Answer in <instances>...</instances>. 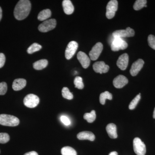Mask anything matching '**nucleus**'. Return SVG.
Here are the masks:
<instances>
[{
  "label": "nucleus",
  "instance_id": "f257e3e1",
  "mask_svg": "<svg viewBox=\"0 0 155 155\" xmlns=\"http://www.w3.org/2000/svg\"><path fill=\"white\" fill-rule=\"evenodd\" d=\"M31 8L30 2L28 0H21L16 5L14 15L17 20H22L28 17Z\"/></svg>",
  "mask_w": 155,
  "mask_h": 155
},
{
  "label": "nucleus",
  "instance_id": "f03ea898",
  "mask_svg": "<svg viewBox=\"0 0 155 155\" xmlns=\"http://www.w3.org/2000/svg\"><path fill=\"white\" fill-rule=\"evenodd\" d=\"M19 120L15 116L7 114L0 115V125L14 127L19 125Z\"/></svg>",
  "mask_w": 155,
  "mask_h": 155
},
{
  "label": "nucleus",
  "instance_id": "7ed1b4c3",
  "mask_svg": "<svg viewBox=\"0 0 155 155\" xmlns=\"http://www.w3.org/2000/svg\"><path fill=\"white\" fill-rule=\"evenodd\" d=\"M133 148L134 150L137 155H145L146 153L145 144L139 137H136L134 139Z\"/></svg>",
  "mask_w": 155,
  "mask_h": 155
},
{
  "label": "nucleus",
  "instance_id": "20e7f679",
  "mask_svg": "<svg viewBox=\"0 0 155 155\" xmlns=\"http://www.w3.org/2000/svg\"><path fill=\"white\" fill-rule=\"evenodd\" d=\"M128 46L127 43L122 38H114L111 45V49L113 51H117L119 50H124Z\"/></svg>",
  "mask_w": 155,
  "mask_h": 155
},
{
  "label": "nucleus",
  "instance_id": "39448f33",
  "mask_svg": "<svg viewBox=\"0 0 155 155\" xmlns=\"http://www.w3.org/2000/svg\"><path fill=\"white\" fill-rule=\"evenodd\" d=\"M57 22L55 19H48L44 21L38 26V30L41 32H46L53 30L56 27Z\"/></svg>",
  "mask_w": 155,
  "mask_h": 155
},
{
  "label": "nucleus",
  "instance_id": "423d86ee",
  "mask_svg": "<svg viewBox=\"0 0 155 155\" xmlns=\"http://www.w3.org/2000/svg\"><path fill=\"white\" fill-rule=\"evenodd\" d=\"M23 103L24 105L27 107L34 108L39 103V98L36 95L28 94L24 98Z\"/></svg>",
  "mask_w": 155,
  "mask_h": 155
},
{
  "label": "nucleus",
  "instance_id": "0eeeda50",
  "mask_svg": "<svg viewBox=\"0 0 155 155\" xmlns=\"http://www.w3.org/2000/svg\"><path fill=\"white\" fill-rule=\"evenodd\" d=\"M118 1L112 0L108 3L107 6L106 17L108 19H111L114 17L116 11L118 10Z\"/></svg>",
  "mask_w": 155,
  "mask_h": 155
},
{
  "label": "nucleus",
  "instance_id": "6e6552de",
  "mask_svg": "<svg viewBox=\"0 0 155 155\" xmlns=\"http://www.w3.org/2000/svg\"><path fill=\"white\" fill-rule=\"evenodd\" d=\"M135 35L134 31L130 27H127L124 30H116L113 33L114 38H127L133 37Z\"/></svg>",
  "mask_w": 155,
  "mask_h": 155
},
{
  "label": "nucleus",
  "instance_id": "1a4fd4ad",
  "mask_svg": "<svg viewBox=\"0 0 155 155\" xmlns=\"http://www.w3.org/2000/svg\"><path fill=\"white\" fill-rule=\"evenodd\" d=\"M103 49V45L101 43L98 42L95 45L89 54L92 61H96L98 58Z\"/></svg>",
  "mask_w": 155,
  "mask_h": 155
},
{
  "label": "nucleus",
  "instance_id": "9d476101",
  "mask_svg": "<svg viewBox=\"0 0 155 155\" xmlns=\"http://www.w3.org/2000/svg\"><path fill=\"white\" fill-rule=\"evenodd\" d=\"M78 48V44L76 41L70 42L67 45L65 51V57L67 60H70L75 54Z\"/></svg>",
  "mask_w": 155,
  "mask_h": 155
},
{
  "label": "nucleus",
  "instance_id": "9b49d317",
  "mask_svg": "<svg viewBox=\"0 0 155 155\" xmlns=\"http://www.w3.org/2000/svg\"><path fill=\"white\" fill-rule=\"evenodd\" d=\"M94 70L97 73L100 74L107 73L109 71L110 67L107 65H106L104 61H99L94 64L93 66Z\"/></svg>",
  "mask_w": 155,
  "mask_h": 155
},
{
  "label": "nucleus",
  "instance_id": "f8f14e48",
  "mask_svg": "<svg viewBox=\"0 0 155 155\" xmlns=\"http://www.w3.org/2000/svg\"><path fill=\"white\" fill-rule=\"evenodd\" d=\"M144 64V62L142 59H138L134 63L130 71L131 75L133 76L137 75L143 67Z\"/></svg>",
  "mask_w": 155,
  "mask_h": 155
},
{
  "label": "nucleus",
  "instance_id": "ddd939ff",
  "mask_svg": "<svg viewBox=\"0 0 155 155\" xmlns=\"http://www.w3.org/2000/svg\"><path fill=\"white\" fill-rule=\"evenodd\" d=\"M77 59L84 68H88L90 64V59L85 53L79 51L77 54Z\"/></svg>",
  "mask_w": 155,
  "mask_h": 155
},
{
  "label": "nucleus",
  "instance_id": "4468645a",
  "mask_svg": "<svg viewBox=\"0 0 155 155\" xmlns=\"http://www.w3.org/2000/svg\"><path fill=\"white\" fill-rule=\"evenodd\" d=\"M129 57L128 54L126 53L123 54L119 57L117 60V66L119 69L122 70H125L126 69L128 65Z\"/></svg>",
  "mask_w": 155,
  "mask_h": 155
},
{
  "label": "nucleus",
  "instance_id": "2eb2a0df",
  "mask_svg": "<svg viewBox=\"0 0 155 155\" xmlns=\"http://www.w3.org/2000/svg\"><path fill=\"white\" fill-rule=\"evenodd\" d=\"M128 79L123 75H119L113 81L114 87L117 88H121L128 83Z\"/></svg>",
  "mask_w": 155,
  "mask_h": 155
},
{
  "label": "nucleus",
  "instance_id": "dca6fc26",
  "mask_svg": "<svg viewBox=\"0 0 155 155\" xmlns=\"http://www.w3.org/2000/svg\"><path fill=\"white\" fill-rule=\"evenodd\" d=\"M26 81L23 78H17L14 80L12 85L13 89L15 91L21 90L25 87Z\"/></svg>",
  "mask_w": 155,
  "mask_h": 155
},
{
  "label": "nucleus",
  "instance_id": "f3484780",
  "mask_svg": "<svg viewBox=\"0 0 155 155\" xmlns=\"http://www.w3.org/2000/svg\"><path fill=\"white\" fill-rule=\"evenodd\" d=\"M77 138L80 140H88L90 141H94L95 138L94 134L90 131H82L77 134Z\"/></svg>",
  "mask_w": 155,
  "mask_h": 155
},
{
  "label": "nucleus",
  "instance_id": "a211bd4d",
  "mask_svg": "<svg viewBox=\"0 0 155 155\" xmlns=\"http://www.w3.org/2000/svg\"><path fill=\"white\" fill-rule=\"evenodd\" d=\"M64 13L67 15H70L74 11V6L70 0H64L62 3Z\"/></svg>",
  "mask_w": 155,
  "mask_h": 155
},
{
  "label": "nucleus",
  "instance_id": "6ab92c4d",
  "mask_svg": "<svg viewBox=\"0 0 155 155\" xmlns=\"http://www.w3.org/2000/svg\"><path fill=\"white\" fill-rule=\"evenodd\" d=\"M106 130L108 135L111 138H116L118 137L117 133V127L114 123L108 124L106 127Z\"/></svg>",
  "mask_w": 155,
  "mask_h": 155
},
{
  "label": "nucleus",
  "instance_id": "aec40b11",
  "mask_svg": "<svg viewBox=\"0 0 155 155\" xmlns=\"http://www.w3.org/2000/svg\"><path fill=\"white\" fill-rule=\"evenodd\" d=\"M51 16V12L49 9H45L40 12L38 19L40 21H45Z\"/></svg>",
  "mask_w": 155,
  "mask_h": 155
},
{
  "label": "nucleus",
  "instance_id": "412c9836",
  "mask_svg": "<svg viewBox=\"0 0 155 155\" xmlns=\"http://www.w3.org/2000/svg\"><path fill=\"white\" fill-rule=\"evenodd\" d=\"M48 65V61L47 60H41L35 62L33 64V67L36 70H41L44 69Z\"/></svg>",
  "mask_w": 155,
  "mask_h": 155
},
{
  "label": "nucleus",
  "instance_id": "4be33fe9",
  "mask_svg": "<svg viewBox=\"0 0 155 155\" xmlns=\"http://www.w3.org/2000/svg\"><path fill=\"white\" fill-rule=\"evenodd\" d=\"M113 98V96L109 92L106 91L101 94L100 96V102L102 105H104L105 101L107 99L111 100Z\"/></svg>",
  "mask_w": 155,
  "mask_h": 155
},
{
  "label": "nucleus",
  "instance_id": "5701e85b",
  "mask_svg": "<svg viewBox=\"0 0 155 155\" xmlns=\"http://www.w3.org/2000/svg\"><path fill=\"white\" fill-rule=\"evenodd\" d=\"M61 152L62 155H77L76 151L70 147H64Z\"/></svg>",
  "mask_w": 155,
  "mask_h": 155
},
{
  "label": "nucleus",
  "instance_id": "b1692460",
  "mask_svg": "<svg viewBox=\"0 0 155 155\" xmlns=\"http://www.w3.org/2000/svg\"><path fill=\"white\" fill-rule=\"evenodd\" d=\"M96 118V112L94 110H92L90 113H86L84 115V119L87 120L89 123L94 122Z\"/></svg>",
  "mask_w": 155,
  "mask_h": 155
},
{
  "label": "nucleus",
  "instance_id": "393cba45",
  "mask_svg": "<svg viewBox=\"0 0 155 155\" xmlns=\"http://www.w3.org/2000/svg\"><path fill=\"white\" fill-rule=\"evenodd\" d=\"M147 3L146 0H137L136 1L134 5V9L136 11H139L144 8L146 5Z\"/></svg>",
  "mask_w": 155,
  "mask_h": 155
},
{
  "label": "nucleus",
  "instance_id": "a878e982",
  "mask_svg": "<svg viewBox=\"0 0 155 155\" xmlns=\"http://www.w3.org/2000/svg\"><path fill=\"white\" fill-rule=\"evenodd\" d=\"M41 46L39 45L38 44L35 43L31 45L27 49V52L29 54H32L35 52L38 51L41 49Z\"/></svg>",
  "mask_w": 155,
  "mask_h": 155
},
{
  "label": "nucleus",
  "instance_id": "bb28decb",
  "mask_svg": "<svg viewBox=\"0 0 155 155\" xmlns=\"http://www.w3.org/2000/svg\"><path fill=\"white\" fill-rule=\"evenodd\" d=\"M62 96L64 98L68 100H72L73 99V96L72 93L70 92L69 89L67 87H64L62 90Z\"/></svg>",
  "mask_w": 155,
  "mask_h": 155
},
{
  "label": "nucleus",
  "instance_id": "cd10ccee",
  "mask_svg": "<svg viewBox=\"0 0 155 155\" xmlns=\"http://www.w3.org/2000/svg\"><path fill=\"white\" fill-rule=\"evenodd\" d=\"M74 84L75 87L79 89H82L84 87L82 78L77 76L75 78L74 81Z\"/></svg>",
  "mask_w": 155,
  "mask_h": 155
},
{
  "label": "nucleus",
  "instance_id": "c85d7f7f",
  "mask_svg": "<svg viewBox=\"0 0 155 155\" xmlns=\"http://www.w3.org/2000/svg\"><path fill=\"white\" fill-rule=\"evenodd\" d=\"M140 93L139 94L137 95L136 97L134 98V99L130 103V104L129 105V109L130 110H134L135 109L137 105V104L139 101L140 100Z\"/></svg>",
  "mask_w": 155,
  "mask_h": 155
},
{
  "label": "nucleus",
  "instance_id": "c756f323",
  "mask_svg": "<svg viewBox=\"0 0 155 155\" xmlns=\"http://www.w3.org/2000/svg\"><path fill=\"white\" fill-rule=\"evenodd\" d=\"M10 136L8 134L0 133V143H7L10 140Z\"/></svg>",
  "mask_w": 155,
  "mask_h": 155
},
{
  "label": "nucleus",
  "instance_id": "7c9ffc66",
  "mask_svg": "<svg viewBox=\"0 0 155 155\" xmlns=\"http://www.w3.org/2000/svg\"><path fill=\"white\" fill-rule=\"evenodd\" d=\"M148 42L149 45L153 50H155V36L150 35L148 37Z\"/></svg>",
  "mask_w": 155,
  "mask_h": 155
},
{
  "label": "nucleus",
  "instance_id": "2f4dec72",
  "mask_svg": "<svg viewBox=\"0 0 155 155\" xmlns=\"http://www.w3.org/2000/svg\"><path fill=\"white\" fill-rule=\"evenodd\" d=\"M8 90L7 83L5 82L0 83V95H3L6 93Z\"/></svg>",
  "mask_w": 155,
  "mask_h": 155
},
{
  "label": "nucleus",
  "instance_id": "473e14b6",
  "mask_svg": "<svg viewBox=\"0 0 155 155\" xmlns=\"http://www.w3.org/2000/svg\"><path fill=\"white\" fill-rule=\"evenodd\" d=\"M61 122H63L64 125H67V126L69 125H70V123H71L70 120H69V118L67 117V116H61Z\"/></svg>",
  "mask_w": 155,
  "mask_h": 155
},
{
  "label": "nucleus",
  "instance_id": "72a5a7b5",
  "mask_svg": "<svg viewBox=\"0 0 155 155\" xmlns=\"http://www.w3.org/2000/svg\"><path fill=\"white\" fill-rule=\"evenodd\" d=\"M6 58L5 54L3 53H0V68H2L5 63Z\"/></svg>",
  "mask_w": 155,
  "mask_h": 155
},
{
  "label": "nucleus",
  "instance_id": "f704fd0d",
  "mask_svg": "<svg viewBox=\"0 0 155 155\" xmlns=\"http://www.w3.org/2000/svg\"><path fill=\"white\" fill-rule=\"evenodd\" d=\"M24 155H38V153L35 151H31L26 153Z\"/></svg>",
  "mask_w": 155,
  "mask_h": 155
},
{
  "label": "nucleus",
  "instance_id": "c9c22d12",
  "mask_svg": "<svg viewBox=\"0 0 155 155\" xmlns=\"http://www.w3.org/2000/svg\"><path fill=\"white\" fill-rule=\"evenodd\" d=\"M2 9L0 7V21L2 19Z\"/></svg>",
  "mask_w": 155,
  "mask_h": 155
},
{
  "label": "nucleus",
  "instance_id": "e433bc0d",
  "mask_svg": "<svg viewBox=\"0 0 155 155\" xmlns=\"http://www.w3.org/2000/svg\"><path fill=\"white\" fill-rule=\"evenodd\" d=\"M109 155H118V153L116 151L112 152L110 153Z\"/></svg>",
  "mask_w": 155,
  "mask_h": 155
},
{
  "label": "nucleus",
  "instance_id": "4c0bfd02",
  "mask_svg": "<svg viewBox=\"0 0 155 155\" xmlns=\"http://www.w3.org/2000/svg\"><path fill=\"white\" fill-rule=\"evenodd\" d=\"M153 118L154 119H155V108L153 112Z\"/></svg>",
  "mask_w": 155,
  "mask_h": 155
}]
</instances>
